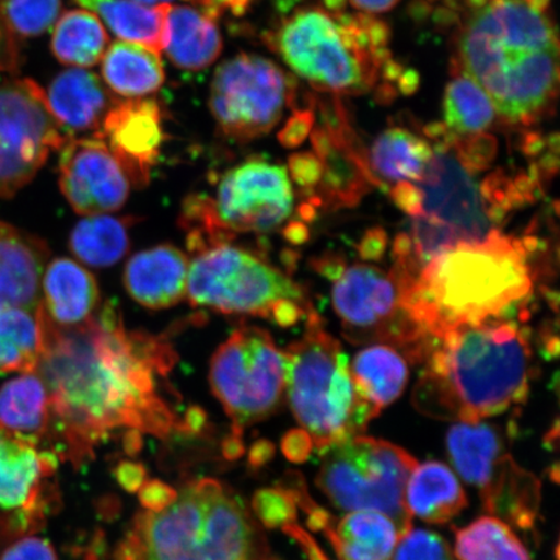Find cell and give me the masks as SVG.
<instances>
[{
  "mask_svg": "<svg viewBox=\"0 0 560 560\" xmlns=\"http://www.w3.org/2000/svg\"><path fill=\"white\" fill-rule=\"evenodd\" d=\"M73 255L91 268H108L128 254V220L107 214L88 215L77 223L70 235Z\"/></svg>",
  "mask_w": 560,
  "mask_h": 560,
  "instance_id": "cell-36",
  "label": "cell"
},
{
  "mask_svg": "<svg viewBox=\"0 0 560 560\" xmlns=\"http://www.w3.org/2000/svg\"><path fill=\"white\" fill-rule=\"evenodd\" d=\"M397 208L404 210L406 214L417 217L422 214V192L412 182H398L390 190Z\"/></svg>",
  "mask_w": 560,
  "mask_h": 560,
  "instance_id": "cell-45",
  "label": "cell"
},
{
  "mask_svg": "<svg viewBox=\"0 0 560 560\" xmlns=\"http://www.w3.org/2000/svg\"><path fill=\"white\" fill-rule=\"evenodd\" d=\"M0 427V509L12 511L23 532L45 521L46 487L58 467V455Z\"/></svg>",
  "mask_w": 560,
  "mask_h": 560,
  "instance_id": "cell-17",
  "label": "cell"
},
{
  "mask_svg": "<svg viewBox=\"0 0 560 560\" xmlns=\"http://www.w3.org/2000/svg\"><path fill=\"white\" fill-rule=\"evenodd\" d=\"M293 200L285 167L252 159L223 174L210 207L223 233L234 237L268 233L283 225L292 213Z\"/></svg>",
  "mask_w": 560,
  "mask_h": 560,
  "instance_id": "cell-14",
  "label": "cell"
},
{
  "mask_svg": "<svg viewBox=\"0 0 560 560\" xmlns=\"http://www.w3.org/2000/svg\"><path fill=\"white\" fill-rule=\"evenodd\" d=\"M102 60L105 83L128 100L156 93L164 85L163 60L149 47L118 40L107 48Z\"/></svg>",
  "mask_w": 560,
  "mask_h": 560,
  "instance_id": "cell-29",
  "label": "cell"
},
{
  "mask_svg": "<svg viewBox=\"0 0 560 560\" xmlns=\"http://www.w3.org/2000/svg\"><path fill=\"white\" fill-rule=\"evenodd\" d=\"M284 236L292 244H304L310 240V230H307L303 222L293 221L284 229Z\"/></svg>",
  "mask_w": 560,
  "mask_h": 560,
  "instance_id": "cell-56",
  "label": "cell"
},
{
  "mask_svg": "<svg viewBox=\"0 0 560 560\" xmlns=\"http://www.w3.org/2000/svg\"><path fill=\"white\" fill-rule=\"evenodd\" d=\"M313 116L311 112H299L290 118L284 129L280 131L279 140L284 147H298L304 142L312 130Z\"/></svg>",
  "mask_w": 560,
  "mask_h": 560,
  "instance_id": "cell-46",
  "label": "cell"
},
{
  "mask_svg": "<svg viewBox=\"0 0 560 560\" xmlns=\"http://www.w3.org/2000/svg\"><path fill=\"white\" fill-rule=\"evenodd\" d=\"M165 50L174 66L198 72L212 66L222 51L215 20L190 5H171Z\"/></svg>",
  "mask_w": 560,
  "mask_h": 560,
  "instance_id": "cell-26",
  "label": "cell"
},
{
  "mask_svg": "<svg viewBox=\"0 0 560 560\" xmlns=\"http://www.w3.org/2000/svg\"><path fill=\"white\" fill-rule=\"evenodd\" d=\"M418 276L398 264L390 271L346 266L331 291L346 338L354 345L389 346L411 362H424L436 340L418 324L408 304L409 285Z\"/></svg>",
  "mask_w": 560,
  "mask_h": 560,
  "instance_id": "cell-8",
  "label": "cell"
},
{
  "mask_svg": "<svg viewBox=\"0 0 560 560\" xmlns=\"http://www.w3.org/2000/svg\"><path fill=\"white\" fill-rule=\"evenodd\" d=\"M446 451L460 478L480 490L508 453L505 438L486 422L455 423L446 435Z\"/></svg>",
  "mask_w": 560,
  "mask_h": 560,
  "instance_id": "cell-28",
  "label": "cell"
},
{
  "mask_svg": "<svg viewBox=\"0 0 560 560\" xmlns=\"http://www.w3.org/2000/svg\"><path fill=\"white\" fill-rule=\"evenodd\" d=\"M494 104L471 75L457 67L444 97V128L454 138L485 135L495 121Z\"/></svg>",
  "mask_w": 560,
  "mask_h": 560,
  "instance_id": "cell-34",
  "label": "cell"
},
{
  "mask_svg": "<svg viewBox=\"0 0 560 560\" xmlns=\"http://www.w3.org/2000/svg\"><path fill=\"white\" fill-rule=\"evenodd\" d=\"M188 266L184 252L170 244L139 252L126 265V290L149 310L177 305L187 295Z\"/></svg>",
  "mask_w": 560,
  "mask_h": 560,
  "instance_id": "cell-21",
  "label": "cell"
},
{
  "mask_svg": "<svg viewBox=\"0 0 560 560\" xmlns=\"http://www.w3.org/2000/svg\"><path fill=\"white\" fill-rule=\"evenodd\" d=\"M252 508L266 528L283 529L298 520V503L289 487L258 490L252 500Z\"/></svg>",
  "mask_w": 560,
  "mask_h": 560,
  "instance_id": "cell-40",
  "label": "cell"
},
{
  "mask_svg": "<svg viewBox=\"0 0 560 560\" xmlns=\"http://www.w3.org/2000/svg\"><path fill=\"white\" fill-rule=\"evenodd\" d=\"M142 433L138 431H128L125 433V450L130 454L137 453L142 447Z\"/></svg>",
  "mask_w": 560,
  "mask_h": 560,
  "instance_id": "cell-58",
  "label": "cell"
},
{
  "mask_svg": "<svg viewBox=\"0 0 560 560\" xmlns=\"http://www.w3.org/2000/svg\"><path fill=\"white\" fill-rule=\"evenodd\" d=\"M313 266L315 271H318L322 277L332 280V282L335 279H338L342 270L346 269V265L342 262L341 258L334 255L314 260Z\"/></svg>",
  "mask_w": 560,
  "mask_h": 560,
  "instance_id": "cell-52",
  "label": "cell"
},
{
  "mask_svg": "<svg viewBox=\"0 0 560 560\" xmlns=\"http://www.w3.org/2000/svg\"><path fill=\"white\" fill-rule=\"evenodd\" d=\"M305 332L284 350L285 394L299 424L318 453L362 435L380 416L357 390L349 357L325 330L319 315L307 313Z\"/></svg>",
  "mask_w": 560,
  "mask_h": 560,
  "instance_id": "cell-7",
  "label": "cell"
},
{
  "mask_svg": "<svg viewBox=\"0 0 560 560\" xmlns=\"http://www.w3.org/2000/svg\"><path fill=\"white\" fill-rule=\"evenodd\" d=\"M290 173L295 184L304 190L318 187L324 174L320 160L311 152L295 153L289 160Z\"/></svg>",
  "mask_w": 560,
  "mask_h": 560,
  "instance_id": "cell-43",
  "label": "cell"
},
{
  "mask_svg": "<svg viewBox=\"0 0 560 560\" xmlns=\"http://www.w3.org/2000/svg\"><path fill=\"white\" fill-rule=\"evenodd\" d=\"M46 96L56 121L69 136L100 130L105 115L116 103L100 77L83 68L61 72Z\"/></svg>",
  "mask_w": 560,
  "mask_h": 560,
  "instance_id": "cell-24",
  "label": "cell"
},
{
  "mask_svg": "<svg viewBox=\"0 0 560 560\" xmlns=\"http://www.w3.org/2000/svg\"><path fill=\"white\" fill-rule=\"evenodd\" d=\"M457 67L479 83L508 125L540 121L559 88V38L550 0H470Z\"/></svg>",
  "mask_w": 560,
  "mask_h": 560,
  "instance_id": "cell-2",
  "label": "cell"
},
{
  "mask_svg": "<svg viewBox=\"0 0 560 560\" xmlns=\"http://www.w3.org/2000/svg\"><path fill=\"white\" fill-rule=\"evenodd\" d=\"M285 355L271 335L256 326L237 328L210 362L213 394L233 420L231 435L275 412L285 390Z\"/></svg>",
  "mask_w": 560,
  "mask_h": 560,
  "instance_id": "cell-11",
  "label": "cell"
},
{
  "mask_svg": "<svg viewBox=\"0 0 560 560\" xmlns=\"http://www.w3.org/2000/svg\"><path fill=\"white\" fill-rule=\"evenodd\" d=\"M94 13L118 38L161 52L170 38L171 4L144 5L135 0H74Z\"/></svg>",
  "mask_w": 560,
  "mask_h": 560,
  "instance_id": "cell-27",
  "label": "cell"
},
{
  "mask_svg": "<svg viewBox=\"0 0 560 560\" xmlns=\"http://www.w3.org/2000/svg\"><path fill=\"white\" fill-rule=\"evenodd\" d=\"M44 336L39 307L0 310V373H33L37 369Z\"/></svg>",
  "mask_w": 560,
  "mask_h": 560,
  "instance_id": "cell-35",
  "label": "cell"
},
{
  "mask_svg": "<svg viewBox=\"0 0 560 560\" xmlns=\"http://www.w3.org/2000/svg\"><path fill=\"white\" fill-rule=\"evenodd\" d=\"M283 532L300 545L307 560H331L325 555V551L319 548L318 544L313 540L311 535L296 523L287 525Z\"/></svg>",
  "mask_w": 560,
  "mask_h": 560,
  "instance_id": "cell-51",
  "label": "cell"
},
{
  "mask_svg": "<svg viewBox=\"0 0 560 560\" xmlns=\"http://www.w3.org/2000/svg\"><path fill=\"white\" fill-rule=\"evenodd\" d=\"M94 137L107 144L130 184L149 185L165 139L156 101L138 97L116 102Z\"/></svg>",
  "mask_w": 560,
  "mask_h": 560,
  "instance_id": "cell-18",
  "label": "cell"
},
{
  "mask_svg": "<svg viewBox=\"0 0 560 560\" xmlns=\"http://www.w3.org/2000/svg\"><path fill=\"white\" fill-rule=\"evenodd\" d=\"M298 0H278L280 11L290 10L293 4H295Z\"/></svg>",
  "mask_w": 560,
  "mask_h": 560,
  "instance_id": "cell-59",
  "label": "cell"
},
{
  "mask_svg": "<svg viewBox=\"0 0 560 560\" xmlns=\"http://www.w3.org/2000/svg\"><path fill=\"white\" fill-rule=\"evenodd\" d=\"M390 560H454L450 544L429 529H410L398 541Z\"/></svg>",
  "mask_w": 560,
  "mask_h": 560,
  "instance_id": "cell-41",
  "label": "cell"
},
{
  "mask_svg": "<svg viewBox=\"0 0 560 560\" xmlns=\"http://www.w3.org/2000/svg\"><path fill=\"white\" fill-rule=\"evenodd\" d=\"M313 441L304 430H292L282 440V451L287 458L296 464L311 457Z\"/></svg>",
  "mask_w": 560,
  "mask_h": 560,
  "instance_id": "cell-47",
  "label": "cell"
},
{
  "mask_svg": "<svg viewBox=\"0 0 560 560\" xmlns=\"http://www.w3.org/2000/svg\"><path fill=\"white\" fill-rule=\"evenodd\" d=\"M350 375L359 394L380 412L394 404L409 381V366L397 349L370 345L349 362Z\"/></svg>",
  "mask_w": 560,
  "mask_h": 560,
  "instance_id": "cell-30",
  "label": "cell"
},
{
  "mask_svg": "<svg viewBox=\"0 0 560 560\" xmlns=\"http://www.w3.org/2000/svg\"><path fill=\"white\" fill-rule=\"evenodd\" d=\"M50 423L46 385L35 371L0 387V427L39 444L50 432Z\"/></svg>",
  "mask_w": 560,
  "mask_h": 560,
  "instance_id": "cell-32",
  "label": "cell"
},
{
  "mask_svg": "<svg viewBox=\"0 0 560 560\" xmlns=\"http://www.w3.org/2000/svg\"><path fill=\"white\" fill-rule=\"evenodd\" d=\"M61 0H3L2 18L10 31L31 38L51 30L60 18Z\"/></svg>",
  "mask_w": 560,
  "mask_h": 560,
  "instance_id": "cell-38",
  "label": "cell"
},
{
  "mask_svg": "<svg viewBox=\"0 0 560 560\" xmlns=\"http://www.w3.org/2000/svg\"><path fill=\"white\" fill-rule=\"evenodd\" d=\"M295 97V82L276 62L241 54L217 68L209 109L226 137L241 142L268 135Z\"/></svg>",
  "mask_w": 560,
  "mask_h": 560,
  "instance_id": "cell-12",
  "label": "cell"
},
{
  "mask_svg": "<svg viewBox=\"0 0 560 560\" xmlns=\"http://www.w3.org/2000/svg\"><path fill=\"white\" fill-rule=\"evenodd\" d=\"M417 186L422 192V214L452 230L460 243L485 241L494 230L478 182L453 143L438 145Z\"/></svg>",
  "mask_w": 560,
  "mask_h": 560,
  "instance_id": "cell-15",
  "label": "cell"
},
{
  "mask_svg": "<svg viewBox=\"0 0 560 560\" xmlns=\"http://www.w3.org/2000/svg\"><path fill=\"white\" fill-rule=\"evenodd\" d=\"M528 256L522 241L495 229L485 241L458 243L412 280L410 310L435 340L458 326L509 318L534 290Z\"/></svg>",
  "mask_w": 560,
  "mask_h": 560,
  "instance_id": "cell-4",
  "label": "cell"
},
{
  "mask_svg": "<svg viewBox=\"0 0 560 560\" xmlns=\"http://www.w3.org/2000/svg\"><path fill=\"white\" fill-rule=\"evenodd\" d=\"M39 315L44 345L35 373L50 400L48 433L58 436V457L81 467L120 430L158 438L184 432L163 395L177 362L165 336L129 330L110 301L74 327Z\"/></svg>",
  "mask_w": 560,
  "mask_h": 560,
  "instance_id": "cell-1",
  "label": "cell"
},
{
  "mask_svg": "<svg viewBox=\"0 0 560 560\" xmlns=\"http://www.w3.org/2000/svg\"><path fill=\"white\" fill-rule=\"evenodd\" d=\"M47 258L44 241L0 222V310H38Z\"/></svg>",
  "mask_w": 560,
  "mask_h": 560,
  "instance_id": "cell-20",
  "label": "cell"
},
{
  "mask_svg": "<svg viewBox=\"0 0 560 560\" xmlns=\"http://www.w3.org/2000/svg\"><path fill=\"white\" fill-rule=\"evenodd\" d=\"M275 454V447L269 443V441H258L249 452V462L252 466L258 467L269 462Z\"/></svg>",
  "mask_w": 560,
  "mask_h": 560,
  "instance_id": "cell-54",
  "label": "cell"
},
{
  "mask_svg": "<svg viewBox=\"0 0 560 560\" xmlns=\"http://www.w3.org/2000/svg\"><path fill=\"white\" fill-rule=\"evenodd\" d=\"M101 303L100 287L83 266L69 258L47 264L40 284L39 310L59 327L85 324Z\"/></svg>",
  "mask_w": 560,
  "mask_h": 560,
  "instance_id": "cell-22",
  "label": "cell"
},
{
  "mask_svg": "<svg viewBox=\"0 0 560 560\" xmlns=\"http://www.w3.org/2000/svg\"><path fill=\"white\" fill-rule=\"evenodd\" d=\"M222 450L228 459L241 458L244 453L243 438L230 435L223 441Z\"/></svg>",
  "mask_w": 560,
  "mask_h": 560,
  "instance_id": "cell-57",
  "label": "cell"
},
{
  "mask_svg": "<svg viewBox=\"0 0 560 560\" xmlns=\"http://www.w3.org/2000/svg\"><path fill=\"white\" fill-rule=\"evenodd\" d=\"M455 557L459 560H532L513 528L487 515L454 530Z\"/></svg>",
  "mask_w": 560,
  "mask_h": 560,
  "instance_id": "cell-37",
  "label": "cell"
},
{
  "mask_svg": "<svg viewBox=\"0 0 560 560\" xmlns=\"http://www.w3.org/2000/svg\"><path fill=\"white\" fill-rule=\"evenodd\" d=\"M187 296L196 307L268 319L279 301L311 306L303 287L268 261L229 242L196 254L188 266Z\"/></svg>",
  "mask_w": 560,
  "mask_h": 560,
  "instance_id": "cell-10",
  "label": "cell"
},
{
  "mask_svg": "<svg viewBox=\"0 0 560 560\" xmlns=\"http://www.w3.org/2000/svg\"><path fill=\"white\" fill-rule=\"evenodd\" d=\"M69 139L37 83L0 80V198H13Z\"/></svg>",
  "mask_w": 560,
  "mask_h": 560,
  "instance_id": "cell-13",
  "label": "cell"
},
{
  "mask_svg": "<svg viewBox=\"0 0 560 560\" xmlns=\"http://www.w3.org/2000/svg\"><path fill=\"white\" fill-rule=\"evenodd\" d=\"M400 0H350L355 10L365 13H382L394 9Z\"/></svg>",
  "mask_w": 560,
  "mask_h": 560,
  "instance_id": "cell-53",
  "label": "cell"
},
{
  "mask_svg": "<svg viewBox=\"0 0 560 560\" xmlns=\"http://www.w3.org/2000/svg\"><path fill=\"white\" fill-rule=\"evenodd\" d=\"M108 42L107 31L94 13L72 10L56 21L51 48L62 65L90 68L102 61Z\"/></svg>",
  "mask_w": 560,
  "mask_h": 560,
  "instance_id": "cell-33",
  "label": "cell"
},
{
  "mask_svg": "<svg viewBox=\"0 0 560 560\" xmlns=\"http://www.w3.org/2000/svg\"><path fill=\"white\" fill-rule=\"evenodd\" d=\"M529 336L516 320L495 318L446 331L424 360L415 389L427 417L480 422L527 400Z\"/></svg>",
  "mask_w": 560,
  "mask_h": 560,
  "instance_id": "cell-3",
  "label": "cell"
},
{
  "mask_svg": "<svg viewBox=\"0 0 560 560\" xmlns=\"http://www.w3.org/2000/svg\"><path fill=\"white\" fill-rule=\"evenodd\" d=\"M388 236L381 228H374L366 231L359 247V255L365 261H380L387 249Z\"/></svg>",
  "mask_w": 560,
  "mask_h": 560,
  "instance_id": "cell-48",
  "label": "cell"
},
{
  "mask_svg": "<svg viewBox=\"0 0 560 560\" xmlns=\"http://www.w3.org/2000/svg\"><path fill=\"white\" fill-rule=\"evenodd\" d=\"M116 479L128 492H138L147 481L145 468L135 462H121L116 468Z\"/></svg>",
  "mask_w": 560,
  "mask_h": 560,
  "instance_id": "cell-49",
  "label": "cell"
},
{
  "mask_svg": "<svg viewBox=\"0 0 560 560\" xmlns=\"http://www.w3.org/2000/svg\"><path fill=\"white\" fill-rule=\"evenodd\" d=\"M411 219L412 257L422 270L433 258L460 243L452 230L429 217L420 214Z\"/></svg>",
  "mask_w": 560,
  "mask_h": 560,
  "instance_id": "cell-39",
  "label": "cell"
},
{
  "mask_svg": "<svg viewBox=\"0 0 560 560\" xmlns=\"http://www.w3.org/2000/svg\"><path fill=\"white\" fill-rule=\"evenodd\" d=\"M318 488L336 508L375 510L388 515L401 535L412 528L406 510V482L418 465L412 455L389 441L359 435L320 453Z\"/></svg>",
  "mask_w": 560,
  "mask_h": 560,
  "instance_id": "cell-9",
  "label": "cell"
},
{
  "mask_svg": "<svg viewBox=\"0 0 560 560\" xmlns=\"http://www.w3.org/2000/svg\"><path fill=\"white\" fill-rule=\"evenodd\" d=\"M311 529L320 532L340 560H390L402 537L388 515L375 510L348 511L335 517L315 503L310 493L299 499Z\"/></svg>",
  "mask_w": 560,
  "mask_h": 560,
  "instance_id": "cell-19",
  "label": "cell"
},
{
  "mask_svg": "<svg viewBox=\"0 0 560 560\" xmlns=\"http://www.w3.org/2000/svg\"><path fill=\"white\" fill-rule=\"evenodd\" d=\"M255 0H199L201 11L215 20L223 11H230L235 16H242L247 12Z\"/></svg>",
  "mask_w": 560,
  "mask_h": 560,
  "instance_id": "cell-50",
  "label": "cell"
},
{
  "mask_svg": "<svg viewBox=\"0 0 560 560\" xmlns=\"http://www.w3.org/2000/svg\"><path fill=\"white\" fill-rule=\"evenodd\" d=\"M0 560H59L52 545L35 536H25L7 546Z\"/></svg>",
  "mask_w": 560,
  "mask_h": 560,
  "instance_id": "cell-42",
  "label": "cell"
},
{
  "mask_svg": "<svg viewBox=\"0 0 560 560\" xmlns=\"http://www.w3.org/2000/svg\"><path fill=\"white\" fill-rule=\"evenodd\" d=\"M207 423V415L200 408L188 409L187 415L182 419V429L187 433L199 432Z\"/></svg>",
  "mask_w": 560,
  "mask_h": 560,
  "instance_id": "cell-55",
  "label": "cell"
},
{
  "mask_svg": "<svg viewBox=\"0 0 560 560\" xmlns=\"http://www.w3.org/2000/svg\"><path fill=\"white\" fill-rule=\"evenodd\" d=\"M433 151L424 139L401 128H392L375 139L368 166L382 188L398 182L417 184L429 166Z\"/></svg>",
  "mask_w": 560,
  "mask_h": 560,
  "instance_id": "cell-31",
  "label": "cell"
},
{
  "mask_svg": "<svg viewBox=\"0 0 560 560\" xmlns=\"http://www.w3.org/2000/svg\"><path fill=\"white\" fill-rule=\"evenodd\" d=\"M388 38L387 26L368 15L310 7L287 18L271 45L315 89L360 94L389 65Z\"/></svg>",
  "mask_w": 560,
  "mask_h": 560,
  "instance_id": "cell-6",
  "label": "cell"
},
{
  "mask_svg": "<svg viewBox=\"0 0 560 560\" xmlns=\"http://www.w3.org/2000/svg\"><path fill=\"white\" fill-rule=\"evenodd\" d=\"M489 515L522 530H534L541 508V481L516 464L508 452L479 490Z\"/></svg>",
  "mask_w": 560,
  "mask_h": 560,
  "instance_id": "cell-23",
  "label": "cell"
},
{
  "mask_svg": "<svg viewBox=\"0 0 560 560\" xmlns=\"http://www.w3.org/2000/svg\"><path fill=\"white\" fill-rule=\"evenodd\" d=\"M139 500L144 510L161 511L172 505L177 499V490L160 480L145 481L138 490Z\"/></svg>",
  "mask_w": 560,
  "mask_h": 560,
  "instance_id": "cell-44",
  "label": "cell"
},
{
  "mask_svg": "<svg viewBox=\"0 0 560 560\" xmlns=\"http://www.w3.org/2000/svg\"><path fill=\"white\" fill-rule=\"evenodd\" d=\"M115 559L272 560L247 508L209 478L188 482L166 509L139 513Z\"/></svg>",
  "mask_w": 560,
  "mask_h": 560,
  "instance_id": "cell-5",
  "label": "cell"
},
{
  "mask_svg": "<svg viewBox=\"0 0 560 560\" xmlns=\"http://www.w3.org/2000/svg\"><path fill=\"white\" fill-rule=\"evenodd\" d=\"M135 2L144 4V5H158L171 2V0H135Z\"/></svg>",
  "mask_w": 560,
  "mask_h": 560,
  "instance_id": "cell-60",
  "label": "cell"
},
{
  "mask_svg": "<svg viewBox=\"0 0 560 560\" xmlns=\"http://www.w3.org/2000/svg\"><path fill=\"white\" fill-rule=\"evenodd\" d=\"M404 501L412 516L430 524H445L467 506L457 475L439 460L417 465L406 482Z\"/></svg>",
  "mask_w": 560,
  "mask_h": 560,
  "instance_id": "cell-25",
  "label": "cell"
},
{
  "mask_svg": "<svg viewBox=\"0 0 560 560\" xmlns=\"http://www.w3.org/2000/svg\"><path fill=\"white\" fill-rule=\"evenodd\" d=\"M59 184L77 213L107 214L120 209L130 180L102 139H69L61 147Z\"/></svg>",
  "mask_w": 560,
  "mask_h": 560,
  "instance_id": "cell-16",
  "label": "cell"
}]
</instances>
